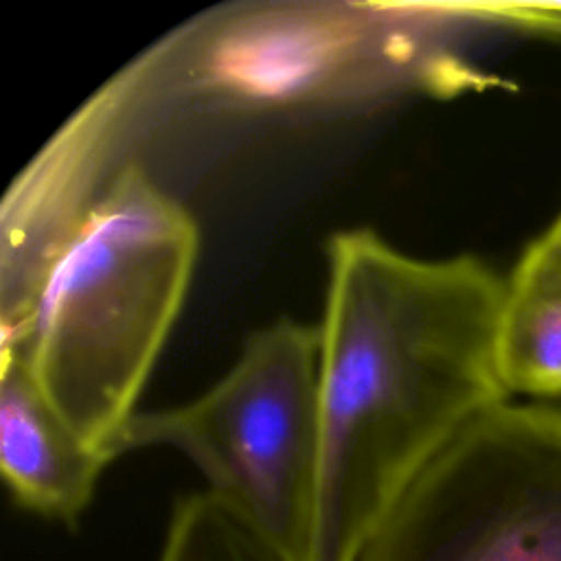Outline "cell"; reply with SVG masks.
Returning <instances> with one entry per match:
<instances>
[{
    "label": "cell",
    "mask_w": 561,
    "mask_h": 561,
    "mask_svg": "<svg viewBox=\"0 0 561 561\" xmlns=\"http://www.w3.org/2000/svg\"><path fill=\"white\" fill-rule=\"evenodd\" d=\"M504 291L471 254L414 256L370 228L331 237L305 561H355L419 473L511 399L497 368Z\"/></svg>",
    "instance_id": "cell-1"
},
{
    "label": "cell",
    "mask_w": 561,
    "mask_h": 561,
    "mask_svg": "<svg viewBox=\"0 0 561 561\" xmlns=\"http://www.w3.org/2000/svg\"><path fill=\"white\" fill-rule=\"evenodd\" d=\"M199 250L193 215L123 164L42 270L24 316L2 324L39 392L90 449L121 438L186 300Z\"/></svg>",
    "instance_id": "cell-2"
},
{
    "label": "cell",
    "mask_w": 561,
    "mask_h": 561,
    "mask_svg": "<svg viewBox=\"0 0 561 561\" xmlns=\"http://www.w3.org/2000/svg\"><path fill=\"white\" fill-rule=\"evenodd\" d=\"M265 2L228 9L193 35L182 81L193 96L241 110H298L392 88L454 94L484 85L447 44L491 26L478 4L412 7Z\"/></svg>",
    "instance_id": "cell-3"
},
{
    "label": "cell",
    "mask_w": 561,
    "mask_h": 561,
    "mask_svg": "<svg viewBox=\"0 0 561 561\" xmlns=\"http://www.w3.org/2000/svg\"><path fill=\"white\" fill-rule=\"evenodd\" d=\"M318 327L280 318L248 335L228 373L188 403L138 410L121 454L169 447L285 561H305L318 476Z\"/></svg>",
    "instance_id": "cell-4"
},
{
    "label": "cell",
    "mask_w": 561,
    "mask_h": 561,
    "mask_svg": "<svg viewBox=\"0 0 561 561\" xmlns=\"http://www.w3.org/2000/svg\"><path fill=\"white\" fill-rule=\"evenodd\" d=\"M355 561H561V410L506 399L480 414Z\"/></svg>",
    "instance_id": "cell-5"
},
{
    "label": "cell",
    "mask_w": 561,
    "mask_h": 561,
    "mask_svg": "<svg viewBox=\"0 0 561 561\" xmlns=\"http://www.w3.org/2000/svg\"><path fill=\"white\" fill-rule=\"evenodd\" d=\"M110 462L50 408L22 353L2 346L0 471L15 504L72 526L90 506Z\"/></svg>",
    "instance_id": "cell-6"
},
{
    "label": "cell",
    "mask_w": 561,
    "mask_h": 561,
    "mask_svg": "<svg viewBox=\"0 0 561 561\" xmlns=\"http://www.w3.org/2000/svg\"><path fill=\"white\" fill-rule=\"evenodd\" d=\"M497 368L511 394H561V278L506 280L497 329Z\"/></svg>",
    "instance_id": "cell-7"
},
{
    "label": "cell",
    "mask_w": 561,
    "mask_h": 561,
    "mask_svg": "<svg viewBox=\"0 0 561 561\" xmlns=\"http://www.w3.org/2000/svg\"><path fill=\"white\" fill-rule=\"evenodd\" d=\"M156 561H285L208 491L180 497Z\"/></svg>",
    "instance_id": "cell-8"
},
{
    "label": "cell",
    "mask_w": 561,
    "mask_h": 561,
    "mask_svg": "<svg viewBox=\"0 0 561 561\" xmlns=\"http://www.w3.org/2000/svg\"><path fill=\"white\" fill-rule=\"evenodd\" d=\"M557 278H561V213L552 226L526 248L511 274V280L522 283H543Z\"/></svg>",
    "instance_id": "cell-9"
},
{
    "label": "cell",
    "mask_w": 561,
    "mask_h": 561,
    "mask_svg": "<svg viewBox=\"0 0 561 561\" xmlns=\"http://www.w3.org/2000/svg\"><path fill=\"white\" fill-rule=\"evenodd\" d=\"M504 26L561 35V2H526V4H495Z\"/></svg>",
    "instance_id": "cell-10"
}]
</instances>
